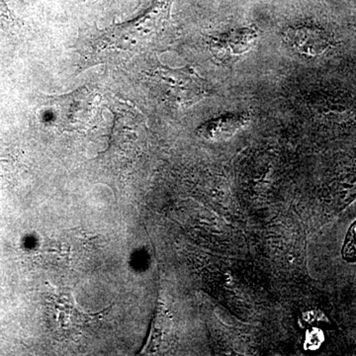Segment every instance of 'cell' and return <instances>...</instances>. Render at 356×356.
Masks as SVG:
<instances>
[{
	"instance_id": "cell-5",
	"label": "cell",
	"mask_w": 356,
	"mask_h": 356,
	"mask_svg": "<svg viewBox=\"0 0 356 356\" xmlns=\"http://www.w3.org/2000/svg\"><path fill=\"white\" fill-rule=\"evenodd\" d=\"M248 123V119L245 115H226L204 124L199 128L198 133L204 139L217 142L235 135Z\"/></svg>"
},
{
	"instance_id": "cell-7",
	"label": "cell",
	"mask_w": 356,
	"mask_h": 356,
	"mask_svg": "<svg viewBox=\"0 0 356 356\" xmlns=\"http://www.w3.org/2000/svg\"><path fill=\"white\" fill-rule=\"evenodd\" d=\"M324 341V334L317 327H313L310 331L307 332L305 348L309 350H316L320 348L321 344Z\"/></svg>"
},
{
	"instance_id": "cell-6",
	"label": "cell",
	"mask_w": 356,
	"mask_h": 356,
	"mask_svg": "<svg viewBox=\"0 0 356 356\" xmlns=\"http://www.w3.org/2000/svg\"><path fill=\"white\" fill-rule=\"evenodd\" d=\"M341 255L346 262H356V220L351 224L341 248Z\"/></svg>"
},
{
	"instance_id": "cell-8",
	"label": "cell",
	"mask_w": 356,
	"mask_h": 356,
	"mask_svg": "<svg viewBox=\"0 0 356 356\" xmlns=\"http://www.w3.org/2000/svg\"><path fill=\"white\" fill-rule=\"evenodd\" d=\"M0 18H4V19H8L9 18L8 8H7L3 0H0Z\"/></svg>"
},
{
	"instance_id": "cell-1",
	"label": "cell",
	"mask_w": 356,
	"mask_h": 356,
	"mask_svg": "<svg viewBox=\"0 0 356 356\" xmlns=\"http://www.w3.org/2000/svg\"><path fill=\"white\" fill-rule=\"evenodd\" d=\"M175 0H154L135 19L110 26L95 40L99 51H142L149 48L168 28Z\"/></svg>"
},
{
	"instance_id": "cell-3",
	"label": "cell",
	"mask_w": 356,
	"mask_h": 356,
	"mask_svg": "<svg viewBox=\"0 0 356 356\" xmlns=\"http://www.w3.org/2000/svg\"><path fill=\"white\" fill-rule=\"evenodd\" d=\"M154 76L165 89V95L178 106H191L209 93L205 79L189 65L181 69L161 65Z\"/></svg>"
},
{
	"instance_id": "cell-2",
	"label": "cell",
	"mask_w": 356,
	"mask_h": 356,
	"mask_svg": "<svg viewBox=\"0 0 356 356\" xmlns=\"http://www.w3.org/2000/svg\"><path fill=\"white\" fill-rule=\"evenodd\" d=\"M100 109L99 96L88 88L51 96L48 100L51 122L63 131H83L92 127L99 119Z\"/></svg>"
},
{
	"instance_id": "cell-4",
	"label": "cell",
	"mask_w": 356,
	"mask_h": 356,
	"mask_svg": "<svg viewBox=\"0 0 356 356\" xmlns=\"http://www.w3.org/2000/svg\"><path fill=\"white\" fill-rule=\"evenodd\" d=\"M288 43L295 51L315 57L331 47L329 37L324 31L311 27L293 28L286 32Z\"/></svg>"
}]
</instances>
